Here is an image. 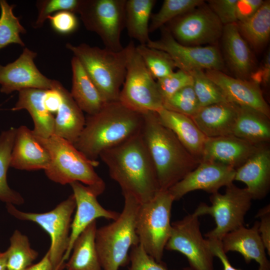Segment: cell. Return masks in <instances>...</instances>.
Returning <instances> with one entry per match:
<instances>
[{
    "mask_svg": "<svg viewBox=\"0 0 270 270\" xmlns=\"http://www.w3.org/2000/svg\"><path fill=\"white\" fill-rule=\"evenodd\" d=\"M99 157L108 167L110 178L120 185L123 195H130L141 204L152 199L160 190L155 168L141 132L104 150Z\"/></svg>",
    "mask_w": 270,
    "mask_h": 270,
    "instance_id": "1",
    "label": "cell"
},
{
    "mask_svg": "<svg viewBox=\"0 0 270 270\" xmlns=\"http://www.w3.org/2000/svg\"><path fill=\"white\" fill-rule=\"evenodd\" d=\"M144 114L125 106L118 100L106 103L96 114L88 115L85 124L73 144L88 160L96 162L105 150L140 133Z\"/></svg>",
    "mask_w": 270,
    "mask_h": 270,
    "instance_id": "2",
    "label": "cell"
},
{
    "mask_svg": "<svg viewBox=\"0 0 270 270\" xmlns=\"http://www.w3.org/2000/svg\"><path fill=\"white\" fill-rule=\"evenodd\" d=\"M141 134L154 165L160 190H167L200 162L174 133L161 124L156 112L144 114Z\"/></svg>",
    "mask_w": 270,
    "mask_h": 270,
    "instance_id": "3",
    "label": "cell"
},
{
    "mask_svg": "<svg viewBox=\"0 0 270 270\" xmlns=\"http://www.w3.org/2000/svg\"><path fill=\"white\" fill-rule=\"evenodd\" d=\"M35 136L49 153L50 162L44 170L50 180L63 185L80 182L97 196L104 192L105 183L94 169L98 161L88 160L72 144L54 134L48 138Z\"/></svg>",
    "mask_w": 270,
    "mask_h": 270,
    "instance_id": "4",
    "label": "cell"
},
{
    "mask_svg": "<svg viewBox=\"0 0 270 270\" xmlns=\"http://www.w3.org/2000/svg\"><path fill=\"white\" fill-rule=\"evenodd\" d=\"M66 48L79 60L104 100L106 102L118 101L126 74L128 44L118 52L84 43H68Z\"/></svg>",
    "mask_w": 270,
    "mask_h": 270,
    "instance_id": "5",
    "label": "cell"
},
{
    "mask_svg": "<svg viewBox=\"0 0 270 270\" xmlns=\"http://www.w3.org/2000/svg\"><path fill=\"white\" fill-rule=\"evenodd\" d=\"M124 196V206L118 218L96 230V245L103 270H118L126 266L130 249L139 244L136 222L140 204L130 195Z\"/></svg>",
    "mask_w": 270,
    "mask_h": 270,
    "instance_id": "6",
    "label": "cell"
},
{
    "mask_svg": "<svg viewBox=\"0 0 270 270\" xmlns=\"http://www.w3.org/2000/svg\"><path fill=\"white\" fill-rule=\"evenodd\" d=\"M174 199L168 190H160L150 200L140 204L136 230L139 244L158 262H162L172 232L171 211Z\"/></svg>",
    "mask_w": 270,
    "mask_h": 270,
    "instance_id": "7",
    "label": "cell"
},
{
    "mask_svg": "<svg viewBox=\"0 0 270 270\" xmlns=\"http://www.w3.org/2000/svg\"><path fill=\"white\" fill-rule=\"evenodd\" d=\"M76 206L73 194L52 210L42 213L24 212L12 204H6L7 210L12 216L20 220L36 223L48 234L50 245L48 252L54 270L64 268L63 258L68 246L72 216Z\"/></svg>",
    "mask_w": 270,
    "mask_h": 270,
    "instance_id": "8",
    "label": "cell"
},
{
    "mask_svg": "<svg viewBox=\"0 0 270 270\" xmlns=\"http://www.w3.org/2000/svg\"><path fill=\"white\" fill-rule=\"evenodd\" d=\"M128 44L126 74L118 101L128 108L142 114L156 112L164 108L163 99L156 82L148 70L133 42Z\"/></svg>",
    "mask_w": 270,
    "mask_h": 270,
    "instance_id": "9",
    "label": "cell"
},
{
    "mask_svg": "<svg viewBox=\"0 0 270 270\" xmlns=\"http://www.w3.org/2000/svg\"><path fill=\"white\" fill-rule=\"evenodd\" d=\"M210 199V206L201 203L194 212L198 217L209 214L214 218L216 226L205 234L207 238L221 240L228 233L244 226L252 200L246 188H240L232 183L226 186L224 194H212Z\"/></svg>",
    "mask_w": 270,
    "mask_h": 270,
    "instance_id": "10",
    "label": "cell"
},
{
    "mask_svg": "<svg viewBox=\"0 0 270 270\" xmlns=\"http://www.w3.org/2000/svg\"><path fill=\"white\" fill-rule=\"evenodd\" d=\"M126 0H83L78 13L85 27L101 38L105 48L123 49L120 36L125 28Z\"/></svg>",
    "mask_w": 270,
    "mask_h": 270,
    "instance_id": "11",
    "label": "cell"
},
{
    "mask_svg": "<svg viewBox=\"0 0 270 270\" xmlns=\"http://www.w3.org/2000/svg\"><path fill=\"white\" fill-rule=\"evenodd\" d=\"M172 232L165 249L182 253L192 270H214V256L208 239L200 230L198 217L194 213L172 224Z\"/></svg>",
    "mask_w": 270,
    "mask_h": 270,
    "instance_id": "12",
    "label": "cell"
},
{
    "mask_svg": "<svg viewBox=\"0 0 270 270\" xmlns=\"http://www.w3.org/2000/svg\"><path fill=\"white\" fill-rule=\"evenodd\" d=\"M169 23V30L179 43L188 46L212 44L220 38L224 25L208 6H200Z\"/></svg>",
    "mask_w": 270,
    "mask_h": 270,
    "instance_id": "13",
    "label": "cell"
},
{
    "mask_svg": "<svg viewBox=\"0 0 270 270\" xmlns=\"http://www.w3.org/2000/svg\"><path fill=\"white\" fill-rule=\"evenodd\" d=\"M146 45L166 52L176 68L188 73L195 70H221L224 66L223 58L216 47L183 45L174 38L167 28L162 30L159 40L150 39Z\"/></svg>",
    "mask_w": 270,
    "mask_h": 270,
    "instance_id": "14",
    "label": "cell"
},
{
    "mask_svg": "<svg viewBox=\"0 0 270 270\" xmlns=\"http://www.w3.org/2000/svg\"><path fill=\"white\" fill-rule=\"evenodd\" d=\"M236 170L230 166L213 162L204 161L182 180L168 190L174 199L178 200L186 194L202 190L210 194L218 192L234 180Z\"/></svg>",
    "mask_w": 270,
    "mask_h": 270,
    "instance_id": "15",
    "label": "cell"
},
{
    "mask_svg": "<svg viewBox=\"0 0 270 270\" xmlns=\"http://www.w3.org/2000/svg\"><path fill=\"white\" fill-rule=\"evenodd\" d=\"M37 54L27 48L12 62L0 64V92L9 94L27 88L52 89L54 80L42 74L36 68L34 59Z\"/></svg>",
    "mask_w": 270,
    "mask_h": 270,
    "instance_id": "16",
    "label": "cell"
},
{
    "mask_svg": "<svg viewBox=\"0 0 270 270\" xmlns=\"http://www.w3.org/2000/svg\"><path fill=\"white\" fill-rule=\"evenodd\" d=\"M70 184L73 190L76 210L71 224L68 246L63 258L64 262L70 257L76 238L92 222L100 218L114 220L120 214L102 206L97 200L98 196L88 186L78 182Z\"/></svg>",
    "mask_w": 270,
    "mask_h": 270,
    "instance_id": "17",
    "label": "cell"
},
{
    "mask_svg": "<svg viewBox=\"0 0 270 270\" xmlns=\"http://www.w3.org/2000/svg\"><path fill=\"white\" fill-rule=\"evenodd\" d=\"M206 75L220 88L228 102L252 108L270 118V109L260 85L250 80L233 78L218 70H205Z\"/></svg>",
    "mask_w": 270,
    "mask_h": 270,
    "instance_id": "18",
    "label": "cell"
},
{
    "mask_svg": "<svg viewBox=\"0 0 270 270\" xmlns=\"http://www.w3.org/2000/svg\"><path fill=\"white\" fill-rule=\"evenodd\" d=\"M258 146L234 135L206 138L201 162H218L236 170L252 156Z\"/></svg>",
    "mask_w": 270,
    "mask_h": 270,
    "instance_id": "19",
    "label": "cell"
},
{
    "mask_svg": "<svg viewBox=\"0 0 270 270\" xmlns=\"http://www.w3.org/2000/svg\"><path fill=\"white\" fill-rule=\"evenodd\" d=\"M234 180L242 182L252 200H262L270 188V148L268 144L259 145L256 152L236 170Z\"/></svg>",
    "mask_w": 270,
    "mask_h": 270,
    "instance_id": "20",
    "label": "cell"
},
{
    "mask_svg": "<svg viewBox=\"0 0 270 270\" xmlns=\"http://www.w3.org/2000/svg\"><path fill=\"white\" fill-rule=\"evenodd\" d=\"M50 162L48 151L26 126L16 128L11 153L10 167L17 170H46Z\"/></svg>",
    "mask_w": 270,
    "mask_h": 270,
    "instance_id": "21",
    "label": "cell"
},
{
    "mask_svg": "<svg viewBox=\"0 0 270 270\" xmlns=\"http://www.w3.org/2000/svg\"><path fill=\"white\" fill-rule=\"evenodd\" d=\"M258 224L256 221L250 228L242 226L228 233L221 240L222 248L226 254L229 252L240 253L247 264L254 260L263 270H270Z\"/></svg>",
    "mask_w": 270,
    "mask_h": 270,
    "instance_id": "22",
    "label": "cell"
},
{
    "mask_svg": "<svg viewBox=\"0 0 270 270\" xmlns=\"http://www.w3.org/2000/svg\"><path fill=\"white\" fill-rule=\"evenodd\" d=\"M238 105L226 102L204 107L190 117L207 138L232 135Z\"/></svg>",
    "mask_w": 270,
    "mask_h": 270,
    "instance_id": "23",
    "label": "cell"
},
{
    "mask_svg": "<svg viewBox=\"0 0 270 270\" xmlns=\"http://www.w3.org/2000/svg\"><path fill=\"white\" fill-rule=\"evenodd\" d=\"M222 46L225 59L237 78L250 80L254 61L248 43L240 34L236 23L224 26Z\"/></svg>",
    "mask_w": 270,
    "mask_h": 270,
    "instance_id": "24",
    "label": "cell"
},
{
    "mask_svg": "<svg viewBox=\"0 0 270 270\" xmlns=\"http://www.w3.org/2000/svg\"><path fill=\"white\" fill-rule=\"evenodd\" d=\"M160 122L171 130L188 152L200 162L207 137L188 116L164 108L156 112Z\"/></svg>",
    "mask_w": 270,
    "mask_h": 270,
    "instance_id": "25",
    "label": "cell"
},
{
    "mask_svg": "<svg viewBox=\"0 0 270 270\" xmlns=\"http://www.w3.org/2000/svg\"><path fill=\"white\" fill-rule=\"evenodd\" d=\"M54 84L62 102L54 118V134L74 144L84 128L86 118L70 93L59 82L54 80Z\"/></svg>",
    "mask_w": 270,
    "mask_h": 270,
    "instance_id": "26",
    "label": "cell"
},
{
    "mask_svg": "<svg viewBox=\"0 0 270 270\" xmlns=\"http://www.w3.org/2000/svg\"><path fill=\"white\" fill-rule=\"evenodd\" d=\"M45 92V90L37 88L19 91L18 101L12 108V111L27 110L33 120V134L42 138H48L54 134V126L55 118L44 105Z\"/></svg>",
    "mask_w": 270,
    "mask_h": 270,
    "instance_id": "27",
    "label": "cell"
},
{
    "mask_svg": "<svg viewBox=\"0 0 270 270\" xmlns=\"http://www.w3.org/2000/svg\"><path fill=\"white\" fill-rule=\"evenodd\" d=\"M71 66L72 96L82 110L88 115L96 114L107 102L76 57L74 56L72 59Z\"/></svg>",
    "mask_w": 270,
    "mask_h": 270,
    "instance_id": "28",
    "label": "cell"
},
{
    "mask_svg": "<svg viewBox=\"0 0 270 270\" xmlns=\"http://www.w3.org/2000/svg\"><path fill=\"white\" fill-rule=\"evenodd\" d=\"M270 118L250 108L238 106L232 135L254 145L270 140Z\"/></svg>",
    "mask_w": 270,
    "mask_h": 270,
    "instance_id": "29",
    "label": "cell"
},
{
    "mask_svg": "<svg viewBox=\"0 0 270 270\" xmlns=\"http://www.w3.org/2000/svg\"><path fill=\"white\" fill-rule=\"evenodd\" d=\"M96 230L94 220L76 238L64 264L66 270H102L96 245Z\"/></svg>",
    "mask_w": 270,
    "mask_h": 270,
    "instance_id": "30",
    "label": "cell"
},
{
    "mask_svg": "<svg viewBox=\"0 0 270 270\" xmlns=\"http://www.w3.org/2000/svg\"><path fill=\"white\" fill-rule=\"evenodd\" d=\"M238 32L248 44L259 51L267 44L270 36V2L264 1L250 17L236 22Z\"/></svg>",
    "mask_w": 270,
    "mask_h": 270,
    "instance_id": "31",
    "label": "cell"
},
{
    "mask_svg": "<svg viewBox=\"0 0 270 270\" xmlns=\"http://www.w3.org/2000/svg\"><path fill=\"white\" fill-rule=\"evenodd\" d=\"M154 0H126L125 8V28L129 36L146 44L149 38V21Z\"/></svg>",
    "mask_w": 270,
    "mask_h": 270,
    "instance_id": "32",
    "label": "cell"
},
{
    "mask_svg": "<svg viewBox=\"0 0 270 270\" xmlns=\"http://www.w3.org/2000/svg\"><path fill=\"white\" fill-rule=\"evenodd\" d=\"M16 128L11 127L0 134V200L16 205L24 203V199L18 192L12 189L7 182V172L10 167L11 153Z\"/></svg>",
    "mask_w": 270,
    "mask_h": 270,
    "instance_id": "33",
    "label": "cell"
},
{
    "mask_svg": "<svg viewBox=\"0 0 270 270\" xmlns=\"http://www.w3.org/2000/svg\"><path fill=\"white\" fill-rule=\"evenodd\" d=\"M10 244L6 250L8 270H25L32 264L38 254L32 248L28 236L15 230L10 238Z\"/></svg>",
    "mask_w": 270,
    "mask_h": 270,
    "instance_id": "34",
    "label": "cell"
},
{
    "mask_svg": "<svg viewBox=\"0 0 270 270\" xmlns=\"http://www.w3.org/2000/svg\"><path fill=\"white\" fill-rule=\"evenodd\" d=\"M148 70L155 80L164 78L174 71L175 64L166 52L148 46L146 44L136 46Z\"/></svg>",
    "mask_w": 270,
    "mask_h": 270,
    "instance_id": "35",
    "label": "cell"
},
{
    "mask_svg": "<svg viewBox=\"0 0 270 270\" xmlns=\"http://www.w3.org/2000/svg\"><path fill=\"white\" fill-rule=\"evenodd\" d=\"M202 0H165L159 11L152 14L149 32L162 27L176 18L204 4Z\"/></svg>",
    "mask_w": 270,
    "mask_h": 270,
    "instance_id": "36",
    "label": "cell"
},
{
    "mask_svg": "<svg viewBox=\"0 0 270 270\" xmlns=\"http://www.w3.org/2000/svg\"><path fill=\"white\" fill-rule=\"evenodd\" d=\"M14 8L6 0H0V50L11 44L24 46L20 34L25 33L26 30L14 15Z\"/></svg>",
    "mask_w": 270,
    "mask_h": 270,
    "instance_id": "37",
    "label": "cell"
},
{
    "mask_svg": "<svg viewBox=\"0 0 270 270\" xmlns=\"http://www.w3.org/2000/svg\"><path fill=\"white\" fill-rule=\"evenodd\" d=\"M188 73L192 78V86L200 107L228 102L220 88L204 70H195Z\"/></svg>",
    "mask_w": 270,
    "mask_h": 270,
    "instance_id": "38",
    "label": "cell"
},
{
    "mask_svg": "<svg viewBox=\"0 0 270 270\" xmlns=\"http://www.w3.org/2000/svg\"><path fill=\"white\" fill-rule=\"evenodd\" d=\"M192 85L185 86L164 101V108L191 117L200 108Z\"/></svg>",
    "mask_w": 270,
    "mask_h": 270,
    "instance_id": "39",
    "label": "cell"
},
{
    "mask_svg": "<svg viewBox=\"0 0 270 270\" xmlns=\"http://www.w3.org/2000/svg\"><path fill=\"white\" fill-rule=\"evenodd\" d=\"M82 0H46L38 2V14L34 26L36 28L41 27L49 16L59 12L68 11L78 13Z\"/></svg>",
    "mask_w": 270,
    "mask_h": 270,
    "instance_id": "40",
    "label": "cell"
},
{
    "mask_svg": "<svg viewBox=\"0 0 270 270\" xmlns=\"http://www.w3.org/2000/svg\"><path fill=\"white\" fill-rule=\"evenodd\" d=\"M156 82L164 101L182 88L192 85L193 80L189 73L178 70L164 78L157 80Z\"/></svg>",
    "mask_w": 270,
    "mask_h": 270,
    "instance_id": "41",
    "label": "cell"
},
{
    "mask_svg": "<svg viewBox=\"0 0 270 270\" xmlns=\"http://www.w3.org/2000/svg\"><path fill=\"white\" fill-rule=\"evenodd\" d=\"M129 256V270H170L162 262H158L148 254L140 244L131 248ZM182 270H192L189 267Z\"/></svg>",
    "mask_w": 270,
    "mask_h": 270,
    "instance_id": "42",
    "label": "cell"
},
{
    "mask_svg": "<svg viewBox=\"0 0 270 270\" xmlns=\"http://www.w3.org/2000/svg\"><path fill=\"white\" fill-rule=\"evenodd\" d=\"M238 0H210L209 7L218 16L223 25L236 23V3Z\"/></svg>",
    "mask_w": 270,
    "mask_h": 270,
    "instance_id": "43",
    "label": "cell"
},
{
    "mask_svg": "<svg viewBox=\"0 0 270 270\" xmlns=\"http://www.w3.org/2000/svg\"><path fill=\"white\" fill-rule=\"evenodd\" d=\"M54 30L62 34L74 32L78 26V20L74 13L68 11L56 12L48 18Z\"/></svg>",
    "mask_w": 270,
    "mask_h": 270,
    "instance_id": "44",
    "label": "cell"
},
{
    "mask_svg": "<svg viewBox=\"0 0 270 270\" xmlns=\"http://www.w3.org/2000/svg\"><path fill=\"white\" fill-rule=\"evenodd\" d=\"M256 218H260L258 232L266 250L270 255V204L260 209Z\"/></svg>",
    "mask_w": 270,
    "mask_h": 270,
    "instance_id": "45",
    "label": "cell"
},
{
    "mask_svg": "<svg viewBox=\"0 0 270 270\" xmlns=\"http://www.w3.org/2000/svg\"><path fill=\"white\" fill-rule=\"evenodd\" d=\"M264 2L262 0H238L236 9L237 22L246 20L252 16Z\"/></svg>",
    "mask_w": 270,
    "mask_h": 270,
    "instance_id": "46",
    "label": "cell"
},
{
    "mask_svg": "<svg viewBox=\"0 0 270 270\" xmlns=\"http://www.w3.org/2000/svg\"><path fill=\"white\" fill-rule=\"evenodd\" d=\"M54 80L52 88L46 90L43 98L44 107L52 114L54 112H57L62 102V95L54 86Z\"/></svg>",
    "mask_w": 270,
    "mask_h": 270,
    "instance_id": "47",
    "label": "cell"
},
{
    "mask_svg": "<svg viewBox=\"0 0 270 270\" xmlns=\"http://www.w3.org/2000/svg\"><path fill=\"white\" fill-rule=\"evenodd\" d=\"M270 80V53L268 51L264 60L262 66L252 74L250 80L259 85L268 84Z\"/></svg>",
    "mask_w": 270,
    "mask_h": 270,
    "instance_id": "48",
    "label": "cell"
},
{
    "mask_svg": "<svg viewBox=\"0 0 270 270\" xmlns=\"http://www.w3.org/2000/svg\"><path fill=\"white\" fill-rule=\"evenodd\" d=\"M211 252L214 256L218 257L222 263L223 270H242L234 267L222 248L220 240L207 238Z\"/></svg>",
    "mask_w": 270,
    "mask_h": 270,
    "instance_id": "49",
    "label": "cell"
},
{
    "mask_svg": "<svg viewBox=\"0 0 270 270\" xmlns=\"http://www.w3.org/2000/svg\"><path fill=\"white\" fill-rule=\"evenodd\" d=\"M25 270H54L48 252L38 262L32 264Z\"/></svg>",
    "mask_w": 270,
    "mask_h": 270,
    "instance_id": "50",
    "label": "cell"
},
{
    "mask_svg": "<svg viewBox=\"0 0 270 270\" xmlns=\"http://www.w3.org/2000/svg\"><path fill=\"white\" fill-rule=\"evenodd\" d=\"M0 270H8L6 266V251H0Z\"/></svg>",
    "mask_w": 270,
    "mask_h": 270,
    "instance_id": "51",
    "label": "cell"
},
{
    "mask_svg": "<svg viewBox=\"0 0 270 270\" xmlns=\"http://www.w3.org/2000/svg\"><path fill=\"white\" fill-rule=\"evenodd\" d=\"M258 270H263L261 268L259 267Z\"/></svg>",
    "mask_w": 270,
    "mask_h": 270,
    "instance_id": "52",
    "label": "cell"
}]
</instances>
